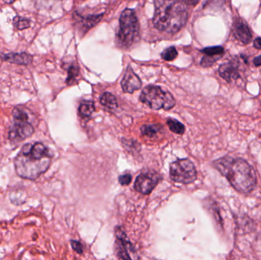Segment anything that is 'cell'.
I'll return each mask as SVG.
<instances>
[{"instance_id":"1","label":"cell","mask_w":261,"mask_h":260,"mask_svg":"<svg viewBox=\"0 0 261 260\" xmlns=\"http://www.w3.org/2000/svg\"><path fill=\"white\" fill-rule=\"evenodd\" d=\"M53 154L42 142L25 143L14 160L15 171L18 176L35 181L48 171Z\"/></svg>"},{"instance_id":"2","label":"cell","mask_w":261,"mask_h":260,"mask_svg":"<svg viewBox=\"0 0 261 260\" xmlns=\"http://www.w3.org/2000/svg\"><path fill=\"white\" fill-rule=\"evenodd\" d=\"M213 166L238 193L247 194L256 188V172L247 160L224 156L215 160Z\"/></svg>"},{"instance_id":"3","label":"cell","mask_w":261,"mask_h":260,"mask_svg":"<svg viewBox=\"0 0 261 260\" xmlns=\"http://www.w3.org/2000/svg\"><path fill=\"white\" fill-rule=\"evenodd\" d=\"M186 5L183 0H154V27L168 33L180 31L187 22Z\"/></svg>"},{"instance_id":"4","label":"cell","mask_w":261,"mask_h":260,"mask_svg":"<svg viewBox=\"0 0 261 260\" xmlns=\"http://www.w3.org/2000/svg\"><path fill=\"white\" fill-rule=\"evenodd\" d=\"M12 116L8 139L11 144H18L33 135L36 131V117L31 110L20 105L13 108Z\"/></svg>"},{"instance_id":"5","label":"cell","mask_w":261,"mask_h":260,"mask_svg":"<svg viewBox=\"0 0 261 260\" xmlns=\"http://www.w3.org/2000/svg\"><path fill=\"white\" fill-rule=\"evenodd\" d=\"M140 34L139 19L134 10L127 9L120 16L119 28L117 32L118 43L124 48H130L138 42Z\"/></svg>"},{"instance_id":"6","label":"cell","mask_w":261,"mask_h":260,"mask_svg":"<svg viewBox=\"0 0 261 260\" xmlns=\"http://www.w3.org/2000/svg\"><path fill=\"white\" fill-rule=\"evenodd\" d=\"M141 102L154 110H171L176 105L174 96L170 92L165 91L160 86H146L140 96Z\"/></svg>"},{"instance_id":"7","label":"cell","mask_w":261,"mask_h":260,"mask_svg":"<svg viewBox=\"0 0 261 260\" xmlns=\"http://www.w3.org/2000/svg\"><path fill=\"white\" fill-rule=\"evenodd\" d=\"M170 176L174 182L187 185L197 180V171L189 159H180L171 163Z\"/></svg>"},{"instance_id":"8","label":"cell","mask_w":261,"mask_h":260,"mask_svg":"<svg viewBox=\"0 0 261 260\" xmlns=\"http://www.w3.org/2000/svg\"><path fill=\"white\" fill-rule=\"evenodd\" d=\"M163 179L158 172L150 170L141 173L135 182L136 191L143 195H149Z\"/></svg>"},{"instance_id":"9","label":"cell","mask_w":261,"mask_h":260,"mask_svg":"<svg viewBox=\"0 0 261 260\" xmlns=\"http://www.w3.org/2000/svg\"><path fill=\"white\" fill-rule=\"evenodd\" d=\"M115 235H116V243H115V250H116L118 258L122 259H132L133 257L129 255V252L136 253L134 246L127 238L125 232L121 227L115 228Z\"/></svg>"},{"instance_id":"10","label":"cell","mask_w":261,"mask_h":260,"mask_svg":"<svg viewBox=\"0 0 261 260\" xmlns=\"http://www.w3.org/2000/svg\"><path fill=\"white\" fill-rule=\"evenodd\" d=\"M121 86L123 92L125 93H133L142 88V80L134 72L132 66H128L126 69L121 80Z\"/></svg>"},{"instance_id":"11","label":"cell","mask_w":261,"mask_h":260,"mask_svg":"<svg viewBox=\"0 0 261 260\" xmlns=\"http://www.w3.org/2000/svg\"><path fill=\"white\" fill-rule=\"evenodd\" d=\"M201 51L204 54V57L201 60V65L203 67L212 66L217 60L222 57L224 53V48L220 46L209 47L204 48Z\"/></svg>"},{"instance_id":"12","label":"cell","mask_w":261,"mask_h":260,"mask_svg":"<svg viewBox=\"0 0 261 260\" xmlns=\"http://www.w3.org/2000/svg\"><path fill=\"white\" fill-rule=\"evenodd\" d=\"M234 32L237 39L244 45H247L251 41L252 35L250 28L242 19H235L234 22Z\"/></svg>"},{"instance_id":"13","label":"cell","mask_w":261,"mask_h":260,"mask_svg":"<svg viewBox=\"0 0 261 260\" xmlns=\"http://www.w3.org/2000/svg\"><path fill=\"white\" fill-rule=\"evenodd\" d=\"M218 72L221 78L224 79L229 83L232 82V80H236L239 78L238 64L235 62H229V63L221 65L218 69Z\"/></svg>"},{"instance_id":"14","label":"cell","mask_w":261,"mask_h":260,"mask_svg":"<svg viewBox=\"0 0 261 260\" xmlns=\"http://www.w3.org/2000/svg\"><path fill=\"white\" fill-rule=\"evenodd\" d=\"M6 61L18 65H28L32 61V56L26 53H11L3 56Z\"/></svg>"},{"instance_id":"15","label":"cell","mask_w":261,"mask_h":260,"mask_svg":"<svg viewBox=\"0 0 261 260\" xmlns=\"http://www.w3.org/2000/svg\"><path fill=\"white\" fill-rule=\"evenodd\" d=\"M100 103L110 110H115L118 108L116 98L110 93H104L100 97Z\"/></svg>"},{"instance_id":"16","label":"cell","mask_w":261,"mask_h":260,"mask_svg":"<svg viewBox=\"0 0 261 260\" xmlns=\"http://www.w3.org/2000/svg\"><path fill=\"white\" fill-rule=\"evenodd\" d=\"M95 111L94 103L91 101H84L80 104L79 107V115L83 119L90 117L92 113Z\"/></svg>"},{"instance_id":"17","label":"cell","mask_w":261,"mask_h":260,"mask_svg":"<svg viewBox=\"0 0 261 260\" xmlns=\"http://www.w3.org/2000/svg\"><path fill=\"white\" fill-rule=\"evenodd\" d=\"M167 124H168L170 130L175 134H183L186 131L184 125L179 121L176 120V119L169 118L167 120Z\"/></svg>"},{"instance_id":"18","label":"cell","mask_w":261,"mask_h":260,"mask_svg":"<svg viewBox=\"0 0 261 260\" xmlns=\"http://www.w3.org/2000/svg\"><path fill=\"white\" fill-rule=\"evenodd\" d=\"M68 76L67 78V83L69 86L74 84L76 83L77 77L80 74V68L77 63H73L68 67Z\"/></svg>"},{"instance_id":"19","label":"cell","mask_w":261,"mask_h":260,"mask_svg":"<svg viewBox=\"0 0 261 260\" xmlns=\"http://www.w3.org/2000/svg\"><path fill=\"white\" fill-rule=\"evenodd\" d=\"M103 16H92L90 17L83 18L82 17L80 20V24L83 25V28H85V30H89V28L96 25L100 20H101Z\"/></svg>"},{"instance_id":"20","label":"cell","mask_w":261,"mask_h":260,"mask_svg":"<svg viewBox=\"0 0 261 260\" xmlns=\"http://www.w3.org/2000/svg\"><path fill=\"white\" fill-rule=\"evenodd\" d=\"M178 56V51L175 47H170L167 48L161 54V57L165 61L171 62L175 60Z\"/></svg>"},{"instance_id":"21","label":"cell","mask_w":261,"mask_h":260,"mask_svg":"<svg viewBox=\"0 0 261 260\" xmlns=\"http://www.w3.org/2000/svg\"><path fill=\"white\" fill-rule=\"evenodd\" d=\"M141 131L144 136L154 137L158 131V128L154 125H145L141 128Z\"/></svg>"},{"instance_id":"22","label":"cell","mask_w":261,"mask_h":260,"mask_svg":"<svg viewBox=\"0 0 261 260\" xmlns=\"http://www.w3.org/2000/svg\"><path fill=\"white\" fill-rule=\"evenodd\" d=\"M30 23H31V22L28 19L19 17V16L15 18L14 20H13V24L19 30L26 29L28 27H30Z\"/></svg>"},{"instance_id":"23","label":"cell","mask_w":261,"mask_h":260,"mask_svg":"<svg viewBox=\"0 0 261 260\" xmlns=\"http://www.w3.org/2000/svg\"><path fill=\"white\" fill-rule=\"evenodd\" d=\"M133 176L129 173H125V174L121 175L118 177V182L121 185H128L132 182Z\"/></svg>"},{"instance_id":"24","label":"cell","mask_w":261,"mask_h":260,"mask_svg":"<svg viewBox=\"0 0 261 260\" xmlns=\"http://www.w3.org/2000/svg\"><path fill=\"white\" fill-rule=\"evenodd\" d=\"M71 246H72L73 249L74 251L79 254H82L83 252V245L80 242L77 241V240H71Z\"/></svg>"},{"instance_id":"25","label":"cell","mask_w":261,"mask_h":260,"mask_svg":"<svg viewBox=\"0 0 261 260\" xmlns=\"http://www.w3.org/2000/svg\"><path fill=\"white\" fill-rule=\"evenodd\" d=\"M183 1L186 5L195 6L200 2V0H183Z\"/></svg>"},{"instance_id":"26","label":"cell","mask_w":261,"mask_h":260,"mask_svg":"<svg viewBox=\"0 0 261 260\" xmlns=\"http://www.w3.org/2000/svg\"><path fill=\"white\" fill-rule=\"evenodd\" d=\"M253 45L257 49H261V38H257V39H255Z\"/></svg>"},{"instance_id":"27","label":"cell","mask_w":261,"mask_h":260,"mask_svg":"<svg viewBox=\"0 0 261 260\" xmlns=\"http://www.w3.org/2000/svg\"><path fill=\"white\" fill-rule=\"evenodd\" d=\"M253 63H254V65L256 66H261V55L258 56L256 58H254V60H253Z\"/></svg>"},{"instance_id":"28","label":"cell","mask_w":261,"mask_h":260,"mask_svg":"<svg viewBox=\"0 0 261 260\" xmlns=\"http://www.w3.org/2000/svg\"><path fill=\"white\" fill-rule=\"evenodd\" d=\"M16 0H4V2L6 3V4H13V3L15 2Z\"/></svg>"}]
</instances>
